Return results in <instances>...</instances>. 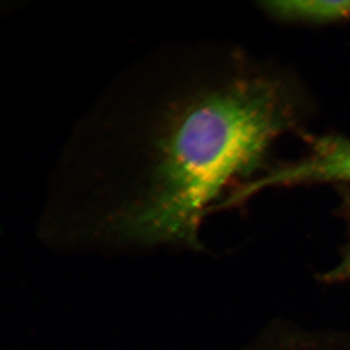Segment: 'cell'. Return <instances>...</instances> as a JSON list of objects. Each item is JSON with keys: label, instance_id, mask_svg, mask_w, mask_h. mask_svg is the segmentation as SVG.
<instances>
[{"label": "cell", "instance_id": "6da1fadb", "mask_svg": "<svg viewBox=\"0 0 350 350\" xmlns=\"http://www.w3.org/2000/svg\"><path fill=\"white\" fill-rule=\"evenodd\" d=\"M292 120L286 94L267 78H241L196 101L172 124L153 192L126 227L139 236L193 238L209 204L257 170Z\"/></svg>", "mask_w": 350, "mask_h": 350}, {"label": "cell", "instance_id": "7a4b0ae2", "mask_svg": "<svg viewBox=\"0 0 350 350\" xmlns=\"http://www.w3.org/2000/svg\"><path fill=\"white\" fill-rule=\"evenodd\" d=\"M308 140V152L303 159L248 182L244 194L250 198L265 189L306 183H350V138L328 135Z\"/></svg>", "mask_w": 350, "mask_h": 350}, {"label": "cell", "instance_id": "3957f363", "mask_svg": "<svg viewBox=\"0 0 350 350\" xmlns=\"http://www.w3.org/2000/svg\"><path fill=\"white\" fill-rule=\"evenodd\" d=\"M241 350H350V332L275 327Z\"/></svg>", "mask_w": 350, "mask_h": 350}, {"label": "cell", "instance_id": "277c9868", "mask_svg": "<svg viewBox=\"0 0 350 350\" xmlns=\"http://www.w3.org/2000/svg\"><path fill=\"white\" fill-rule=\"evenodd\" d=\"M262 6L273 17L286 22L329 24L350 20V0H278L264 1Z\"/></svg>", "mask_w": 350, "mask_h": 350}, {"label": "cell", "instance_id": "5b68a950", "mask_svg": "<svg viewBox=\"0 0 350 350\" xmlns=\"http://www.w3.org/2000/svg\"><path fill=\"white\" fill-rule=\"evenodd\" d=\"M342 211L345 217L349 221L350 226V189H345L342 191ZM323 280L327 282L338 283L350 282V239L347 247L342 252L340 261L330 269L328 273H324Z\"/></svg>", "mask_w": 350, "mask_h": 350}]
</instances>
